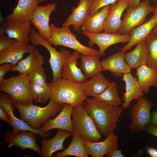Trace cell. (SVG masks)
<instances>
[{
	"label": "cell",
	"mask_w": 157,
	"mask_h": 157,
	"mask_svg": "<svg viewBox=\"0 0 157 157\" xmlns=\"http://www.w3.org/2000/svg\"><path fill=\"white\" fill-rule=\"evenodd\" d=\"M151 124L157 127V109L151 113Z\"/></svg>",
	"instance_id": "44"
},
{
	"label": "cell",
	"mask_w": 157,
	"mask_h": 157,
	"mask_svg": "<svg viewBox=\"0 0 157 157\" xmlns=\"http://www.w3.org/2000/svg\"><path fill=\"white\" fill-rule=\"evenodd\" d=\"M125 52L120 50L101 61L102 71H110L115 77L122 76L131 72V68L124 58Z\"/></svg>",
	"instance_id": "18"
},
{
	"label": "cell",
	"mask_w": 157,
	"mask_h": 157,
	"mask_svg": "<svg viewBox=\"0 0 157 157\" xmlns=\"http://www.w3.org/2000/svg\"><path fill=\"white\" fill-rule=\"evenodd\" d=\"M94 97L98 100L113 106H119L123 104L117 85L114 82H110L102 93Z\"/></svg>",
	"instance_id": "33"
},
{
	"label": "cell",
	"mask_w": 157,
	"mask_h": 157,
	"mask_svg": "<svg viewBox=\"0 0 157 157\" xmlns=\"http://www.w3.org/2000/svg\"><path fill=\"white\" fill-rule=\"evenodd\" d=\"M44 57L40 50L35 48L29 53V55L24 59H22L13 66L11 71H17L20 74L28 75L37 68L42 66Z\"/></svg>",
	"instance_id": "26"
},
{
	"label": "cell",
	"mask_w": 157,
	"mask_h": 157,
	"mask_svg": "<svg viewBox=\"0 0 157 157\" xmlns=\"http://www.w3.org/2000/svg\"><path fill=\"white\" fill-rule=\"evenodd\" d=\"M154 14H157V4L156 7H155V9L154 12Z\"/></svg>",
	"instance_id": "47"
},
{
	"label": "cell",
	"mask_w": 157,
	"mask_h": 157,
	"mask_svg": "<svg viewBox=\"0 0 157 157\" xmlns=\"http://www.w3.org/2000/svg\"><path fill=\"white\" fill-rule=\"evenodd\" d=\"M73 107L67 104H64L63 108L59 114L53 119H48L39 129L44 133L49 132L50 130L55 129H63L75 133L71 119Z\"/></svg>",
	"instance_id": "13"
},
{
	"label": "cell",
	"mask_w": 157,
	"mask_h": 157,
	"mask_svg": "<svg viewBox=\"0 0 157 157\" xmlns=\"http://www.w3.org/2000/svg\"><path fill=\"white\" fill-rule=\"evenodd\" d=\"M92 0H80L76 7H73L72 13L62 26L72 25L73 30L79 33L82 26L84 24L88 16V11Z\"/></svg>",
	"instance_id": "22"
},
{
	"label": "cell",
	"mask_w": 157,
	"mask_h": 157,
	"mask_svg": "<svg viewBox=\"0 0 157 157\" xmlns=\"http://www.w3.org/2000/svg\"><path fill=\"white\" fill-rule=\"evenodd\" d=\"M81 54L77 51H74L65 63L62 70L63 78L78 83H82L87 80L81 69L77 66Z\"/></svg>",
	"instance_id": "20"
},
{
	"label": "cell",
	"mask_w": 157,
	"mask_h": 157,
	"mask_svg": "<svg viewBox=\"0 0 157 157\" xmlns=\"http://www.w3.org/2000/svg\"><path fill=\"white\" fill-rule=\"evenodd\" d=\"M35 49L34 46L17 41L9 48L0 51V64L8 63L13 66L22 59L24 54L30 53Z\"/></svg>",
	"instance_id": "19"
},
{
	"label": "cell",
	"mask_w": 157,
	"mask_h": 157,
	"mask_svg": "<svg viewBox=\"0 0 157 157\" xmlns=\"http://www.w3.org/2000/svg\"><path fill=\"white\" fill-rule=\"evenodd\" d=\"M28 75L20 74L0 83V91L7 94L14 103L27 105L33 103Z\"/></svg>",
	"instance_id": "5"
},
{
	"label": "cell",
	"mask_w": 157,
	"mask_h": 157,
	"mask_svg": "<svg viewBox=\"0 0 157 157\" xmlns=\"http://www.w3.org/2000/svg\"><path fill=\"white\" fill-rule=\"evenodd\" d=\"M73 133L67 131L58 129L55 136L50 139H41V150L42 157H52L55 152L65 149L63 146L64 141L72 136Z\"/></svg>",
	"instance_id": "24"
},
{
	"label": "cell",
	"mask_w": 157,
	"mask_h": 157,
	"mask_svg": "<svg viewBox=\"0 0 157 157\" xmlns=\"http://www.w3.org/2000/svg\"><path fill=\"white\" fill-rule=\"evenodd\" d=\"M119 0H92L88 13V15L92 16L103 7L112 5Z\"/></svg>",
	"instance_id": "37"
},
{
	"label": "cell",
	"mask_w": 157,
	"mask_h": 157,
	"mask_svg": "<svg viewBox=\"0 0 157 157\" xmlns=\"http://www.w3.org/2000/svg\"><path fill=\"white\" fill-rule=\"evenodd\" d=\"M30 83L44 88L49 87L46 82L47 77L43 66L40 67L28 75Z\"/></svg>",
	"instance_id": "36"
},
{
	"label": "cell",
	"mask_w": 157,
	"mask_h": 157,
	"mask_svg": "<svg viewBox=\"0 0 157 157\" xmlns=\"http://www.w3.org/2000/svg\"><path fill=\"white\" fill-rule=\"evenodd\" d=\"M157 26V14H154L146 22L133 28L129 33L131 38L127 44L120 49L125 52L139 42L144 41L152 31Z\"/></svg>",
	"instance_id": "21"
},
{
	"label": "cell",
	"mask_w": 157,
	"mask_h": 157,
	"mask_svg": "<svg viewBox=\"0 0 157 157\" xmlns=\"http://www.w3.org/2000/svg\"><path fill=\"white\" fill-rule=\"evenodd\" d=\"M30 87L32 99L35 102L44 103L51 99V92L49 87L44 88L30 83Z\"/></svg>",
	"instance_id": "35"
},
{
	"label": "cell",
	"mask_w": 157,
	"mask_h": 157,
	"mask_svg": "<svg viewBox=\"0 0 157 157\" xmlns=\"http://www.w3.org/2000/svg\"><path fill=\"white\" fill-rule=\"evenodd\" d=\"M118 136L112 132L103 141L91 142L84 141L88 155L92 157H103L113 150L117 149Z\"/></svg>",
	"instance_id": "16"
},
{
	"label": "cell",
	"mask_w": 157,
	"mask_h": 157,
	"mask_svg": "<svg viewBox=\"0 0 157 157\" xmlns=\"http://www.w3.org/2000/svg\"><path fill=\"white\" fill-rule=\"evenodd\" d=\"M48 84L51 92L50 99L56 103L67 104L74 107L83 104L87 98L82 83H75L61 77Z\"/></svg>",
	"instance_id": "2"
},
{
	"label": "cell",
	"mask_w": 157,
	"mask_h": 157,
	"mask_svg": "<svg viewBox=\"0 0 157 157\" xmlns=\"http://www.w3.org/2000/svg\"><path fill=\"white\" fill-rule=\"evenodd\" d=\"M122 80L125 84V92L122 95L123 109H127L130 105L131 101L136 100L144 97V94L140 86L136 77L134 76L131 72L123 74Z\"/></svg>",
	"instance_id": "23"
},
{
	"label": "cell",
	"mask_w": 157,
	"mask_h": 157,
	"mask_svg": "<svg viewBox=\"0 0 157 157\" xmlns=\"http://www.w3.org/2000/svg\"><path fill=\"white\" fill-rule=\"evenodd\" d=\"M48 0H39V3L47 1Z\"/></svg>",
	"instance_id": "48"
},
{
	"label": "cell",
	"mask_w": 157,
	"mask_h": 157,
	"mask_svg": "<svg viewBox=\"0 0 157 157\" xmlns=\"http://www.w3.org/2000/svg\"><path fill=\"white\" fill-rule=\"evenodd\" d=\"M144 41L149 54V59L146 64L148 67L157 69V32L151 33Z\"/></svg>",
	"instance_id": "34"
},
{
	"label": "cell",
	"mask_w": 157,
	"mask_h": 157,
	"mask_svg": "<svg viewBox=\"0 0 157 157\" xmlns=\"http://www.w3.org/2000/svg\"><path fill=\"white\" fill-rule=\"evenodd\" d=\"M0 119L12 125V122L8 114L4 107L1 105H0Z\"/></svg>",
	"instance_id": "40"
},
{
	"label": "cell",
	"mask_w": 157,
	"mask_h": 157,
	"mask_svg": "<svg viewBox=\"0 0 157 157\" xmlns=\"http://www.w3.org/2000/svg\"><path fill=\"white\" fill-rule=\"evenodd\" d=\"M156 105H157V103L152 102L144 97L137 100L131 111V122L129 128L132 133L134 134L140 133L151 124V111L152 108Z\"/></svg>",
	"instance_id": "9"
},
{
	"label": "cell",
	"mask_w": 157,
	"mask_h": 157,
	"mask_svg": "<svg viewBox=\"0 0 157 157\" xmlns=\"http://www.w3.org/2000/svg\"><path fill=\"white\" fill-rule=\"evenodd\" d=\"M106 157H124L122 151L119 149H115L106 155Z\"/></svg>",
	"instance_id": "42"
},
{
	"label": "cell",
	"mask_w": 157,
	"mask_h": 157,
	"mask_svg": "<svg viewBox=\"0 0 157 157\" xmlns=\"http://www.w3.org/2000/svg\"><path fill=\"white\" fill-rule=\"evenodd\" d=\"M72 116L75 133L81 134L84 141L97 142L102 138L83 104L73 107Z\"/></svg>",
	"instance_id": "7"
},
{
	"label": "cell",
	"mask_w": 157,
	"mask_h": 157,
	"mask_svg": "<svg viewBox=\"0 0 157 157\" xmlns=\"http://www.w3.org/2000/svg\"><path fill=\"white\" fill-rule=\"evenodd\" d=\"M136 45L133 50L124 54L125 61L131 68L146 64L149 59V50L145 41L140 42Z\"/></svg>",
	"instance_id": "29"
},
{
	"label": "cell",
	"mask_w": 157,
	"mask_h": 157,
	"mask_svg": "<svg viewBox=\"0 0 157 157\" xmlns=\"http://www.w3.org/2000/svg\"><path fill=\"white\" fill-rule=\"evenodd\" d=\"M68 147L63 151L53 154V157H64L75 156L78 157H88L84 144V140L80 134L74 133Z\"/></svg>",
	"instance_id": "31"
},
{
	"label": "cell",
	"mask_w": 157,
	"mask_h": 157,
	"mask_svg": "<svg viewBox=\"0 0 157 157\" xmlns=\"http://www.w3.org/2000/svg\"><path fill=\"white\" fill-rule=\"evenodd\" d=\"M29 39L32 45L34 46L42 45L49 51L50 56L49 63L52 70L53 76L52 81L54 82L62 77L63 65L72 53L64 47L61 48L59 51H57L39 32H36L34 27L31 28L29 34Z\"/></svg>",
	"instance_id": "6"
},
{
	"label": "cell",
	"mask_w": 157,
	"mask_h": 157,
	"mask_svg": "<svg viewBox=\"0 0 157 157\" xmlns=\"http://www.w3.org/2000/svg\"><path fill=\"white\" fill-rule=\"evenodd\" d=\"M30 21L24 22H6L2 26L5 33L10 38L28 44L29 34L32 28Z\"/></svg>",
	"instance_id": "25"
},
{
	"label": "cell",
	"mask_w": 157,
	"mask_h": 157,
	"mask_svg": "<svg viewBox=\"0 0 157 157\" xmlns=\"http://www.w3.org/2000/svg\"><path fill=\"white\" fill-rule=\"evenodd\" d=\"M39 0H19L13 12L6 17V22H24L32 20Z\"/></svg>",
	"instance_id": "17"
},
{
	"label": "cell",
	"mask_w": 157,
	"mask_h": 157,
	"mask_svg": "<svg viewBox=\"0 0 157 157\" xmlns=\"http://www.w3.org/2000/svg\"><path fill=\"white\" fill-rule=\"evenodd\" d=\"M101 56H89L81 54L80 67L86 79L101 72L102 67L99 59Z\"/></svg>",
	"instance_id": "32"
},
{
	"label": "cell",
	"mask_w": 157,
	"mask_h": 157,
	"mask_svg": "<svg viewBox=\"0 0 157 157\" xmlns=\"http://www.w3.org/2000/svg\"><path fill=\"white\" fill-rule=\"evenodd\" d=\"M129 6V0H119L110 5L108 14L104 22V32L118 33L122 22V13Z\"/></svg>",
	"instance_id": "15"
},
{
	"label": "cell",
	"mask_w": 157,
	"mask_h": 157,
	"mask_svg": "<svg viewBox=\"0 0 157 157\" xmlns=\"http://www.w3.org/2000/svg\"><path fill=\"white\" fill-rule=\"evenodd\" d=\"M157 32V26H156L154 29L152 31L151 33H154Z\"/></svg>",
	"instance_id": "46"
},
{
	"label": "cell",
	"mask_w": 157,
	"mask_h": 157,
	"mask_svg": "<svg viewBox=\"0 0 157 157\" xmlns=\"http://www.w3.org/2000/svg\"><path fill=\"white\" fill-rule=\"evenodd\" d=\"M13 103L8 95L5 93H0V105L4 107L9 116L12 123L11 126L13 127L12 131L13 132L17 133L23 130L35 132L45 139L51 136L50 132L44 133L39 129L33 128L26 122L16 117L13 113Z\"/></svg>",
	"instance_id": "14"
},
{
	"label": "cell",
	"mask_w": 157,
	"mask_h": 157,
	"mask_svg": "<svg viewBox=\"0 0 157 157\" xmlns=\"http://www.w3.org/2000/svg\"><path fill=\"white\" fill-rule=\"evenodd\" d=\"M83 104L99 133L106 137L108 136L116 129L123 109L94 97L87 98Z\"/></svg>",
	"instance_id": "1"
},
{
	"label": "cell",
	"mask_w": 157,
	"mask_h": 157,
	"mask_svg": "<svg viewBox=\"0 0 157 157\" xmlns=\"http://www.w3.org/2000/svg\"><path fill=\"white\" fill-rule=\"evenodd\" d=\"M155 7L150 5L149 0H143L136 8L129 6L123 15V19L118 33H129L134 28L142 24L147 16L154 12Z\"/></svg>",
	"instance_id": "8"
},
{
	"label": "cell",
	"mask_w": 157,
	"mask_h": 157,
	"mask_svg": "<svg viewBox=\"0 0 157 157\" xmlns=\"http://www.w3.org/2000/svg\"><path fill=\"white\" fill-rule=\"evenodd\" d=\"M135 75L144 94L149 93L150 87L157 88V69L143 64L137 68Z\"/></svg>",
	"instance_id": "28"
},
{
	"label": "cell",
	"mask_w": 157,
	"mask_h": 157,
	"mask_svg": "<svg viewBox=\"0 0 157 157\" xmlns=\"http://www.w3.org/2000/svg\"><path fill=\"white\" fill-rule=\"evenodd\" d=\"M144 130L157 137V127L154 125L151 124H149L145 127Z\"/></svg>",
	"instance_id": "41"
},
{
	"label": "cell",
	"mask_w": 157,
	"mask_h": 157,
	"mask_svg": "<svg viewBox=\"0 0 157 157\" xmlns=\"http://www.w3.org/2000/svg\"><path fill=\"white\" fill-rule=\"evenodd\" d=\"M146 152L150 157H157V149L154 147H147Z\"/></svg>",
	"instance_id": "43"
},
{
	"label": "cell",
	"mask_w": 157,
	"mask_h": 157,
	"mask_svg": "<svg viewBox=\"0 0 157 157\" xmlns=\"http://www.w3.org/2000/svg\"><path fill=\"white\" fill-rule=\"evenodd\" d=\"M13 66L10 63H6L0 66V83L4 79V76L6 72L11 71Z\"/></svg>",
	"instance_id": "39"
},
{
	"label": "cell",
	"mask_w": 157,
	"mask_h": 157,
	"mask_svg": "<svg viewBox=\"0 0 157 157\" xmlns=\"http://www.w3.org/2000/svg\"><path fill=\"white\" fill-rule=\"evenodd\" d=\"M13 105L19 110L21 119L33 128L39 129L41 126L61 111L64 104L56 103L50 99L44 107L35 106L33 103L24 105L13 103Z\"/></svg>",
	"instance_id": "3"
},
{
	"label": "cell",
	"mask_w": 157,
	"mask_h": 157,
	"mask_svg": "<svg viewBox=\"0 0 157 157\" xmlns=\"http://www.w3.org/2000/svg\"><path fill=\"white\" fill-rule=\"evenodd\" d=\"M87 37L89 39V47L92 48L94 44L99 47L101 56L104 55L105 51L110 46L118 43H125L128 42L131 38L129 33L122 34L118 33H109L105 32L93 34L85 32L79 33Z\"/></svg>",
	"instance_id": "10"
},
{
	"label": "cell",
	"mask_w": 157,
	"mask_h": 157,
	"mask_svg": "<svg viewBox=\"0 0 157 157\" xmlns=\"http://www.w3.org/2000/svg\"><path fill=\"white\" fill-rule=\"evenodd\" d=\"M129 6L134 8L137 7L140 3V0H129Z\"/></svg>",
	"instance_id": "45"
},
{
	"label": "cell",
	"mask_w": 157,
	"mask_h": 157,
	"mask_svg": "<svg viewBox=\"0 0 157 157\" xmlns=\"http://www.w3.org/2000/svg\"><path fill=\"white\" fill-rule=\"evenodd\" d=\"M35 132L27 131H22L20 133L8 132L5 135V142L8 144V148L15 146L22 150L30 149L33 150L41 156V149L38 145Z\"/></svg>",
	"instance_id": "11"
},
{
	"label": "cell",
	"mask_w": 157,
	"mask_h": 157,
	"mask_svg": "<svg viewBox=\"0 0 157 157\" xmlns=\"http://www.w3.org/2000/svg\"><path fill=\"white\" fill-rule=\"evenodd\" d=\"M50 28L51 36L46 40L50 44L55 47L64 46L84 55L101 56L99 51L82 44L77 40V36L72 33L69 26L58 27L51 24Z\"/></svg>",
	"instance_id": "4"
},
{
	"label": "cell",
	"mask_w": 157,
	"mask_h": 157,
	"mask_svg": "<svg viewBox=\"0 0 157 157\" xmlns=\"http://www.w3.org/2000/svg\"><path fill=\"white\" fill-rule=\"evenodd\" d=\"M0 36V51L9 48L18 41L8 35H3Z\"/></svg>",
	"instance_id": "38"
},
{
	"label": "cell",
	"mask_w": 157,
	"mask_h": 157,
	"mask_svg": "<svg viewBox=\"0 0 157 157\" xmlns=\"http://www.w3.org/2000/svg\"><path fill=\"white\" fill-rule=\"evenodd\" d=\"M56 4L55 3L38 6L35 10L31 21L33 26L46 40L51 36L49 24V17L51 13L56 10Z\"/></svg>",
	"instance_id": "12"
},
{
	"label": "cell",
	"mask_w": 157,
	"mask_h": 157,
	"mask_svg": "<svg viewBox=\"0 0 157 157\" xmlns=\"http://www.w3.org/2000/svg\"><path fill=\"white\" fill-rule=\"evenodd\" d=\"M110 82L101 72L94 75L88 81L82 83L85 95L94 97L102 93L109 86Z\"/></svg>",
	"instance_id": "30"
},
{
	"label": "cell",
	"mask_w": 157,
	"mask_h": 157,
	"mask_svg": "<svg viewBox=\"0 0 157 157\" xmlns=\"http://www.w3.org/2000/svg\"><path fill=\"white\" fill-rule=\"evenodd\" d=\"M110 5L103 7L92 16L88 15L85 23L81 27L82 31L93 34L102 32Z\"/></svg>",
	"instance_id": "27"
}]
</instances>
